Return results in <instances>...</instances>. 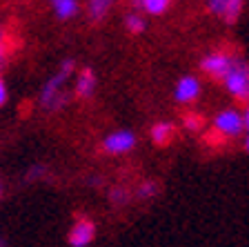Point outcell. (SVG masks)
Returning a JSON list of instances; mask_svg holds the SVG:
<instances>
[{
	"label": "cell",
	"mask_w": 249,
	"mask_h": 247,
	"mask_svg": "<svg viewBox=\"0 0 249 247\" xmlns=\"http://www.w3.org/2000/svg\"><path fill=\"white\" fill-rule=\"evenodd\" d=\"M7 100H9V89H7L5 78L0 76V107H5Z\"/></svg>",
	"instance_id": "obj_21"
},
{
	"label": "cell",
	"mask_w": 249,
	"mask_h": 247,
	"mask_svg": "<svg viewBox=\"0 0 249 247\" xmlns=\"http://www.w3.org/2000/svg\"><path fill=\"white\" fill-rule=\"evenodd\" d=\"M202 94L200 80L196 76H182L178 78L176 87H174V98H176L178 105H192L196 103Z\"/></svg>",
	"instance_id": "obj_7"
},
{
	"label": "cell",
	"mask_w": 249,
	"mask_h": 247,
	"mask_svg": "<svg viewBox=\"0 0 249 247\" xmlns=\"http://www.w3.org/2000/svg\"><path fill=\"white\" fill-rule=\"evenodd\" d=\"M73 69H76V60H73V58H65V60L60 62L58 72L42 85L38 100H40V105L45 109L53 112V109L65 107V103H67V98H69L67 92H65V82L69 80V76L73 74Z\"/></svg>",
	"instance_id": "obj_1"
},
{
	"label": "cell",
	"mask_w": 249,
	"mask_h": 247,
	"mask_svg": "<svg viewBox=\"0 0 249 247\" xmlns=\"http://www.w3.org/2000/svg\"><path fill=\"white\" fill-rule=\"evenodd\" d=\"M124 29L129 31L131 36H140V34L147 29V20L138 11H131V14L124 16Z\"/></svg>",
	"instance_id": "obj_12"
},
{
	"label": "cell",
	"mask_w": 249,
	"mask_h": 247,
	"mask_svg": "<svg viewBox=\"0 0 249 247\" xmlns=\"http://www.w3.org/2000/svg\"><path fill=\"white\" fill-rule=\"evenodd\" d=\"M138 2H140V0H134V5H136V7H138Z\"/></svg>",
	"instance_id": "obj_26"
},
{
	"label": "cell",
	"mask_w": 249,
	"mask_h": 247,
	"mask_svg": "<svg viewBox=\"0 0 249 247\" xmlns=\"http://www.w3.org/2000/svg\"><path fill=\"white\" fill-rule=\"evenodd\" d=\"M243 145H245V152L249 154V132H245V138H243Z\"/></svg>",
	"instance_id": "obj_23"
},
{
	"label": "cell",
	"mask_w": 249,
	"mask_h": 247,
	"mask_svg": "<svg viewBox=\"0 0 249 247\" xmlns=\"http://www.w3.org/2000/svg\"><path fill=\"white\" fill-rule=\"evenodd\" d=\"M225 7H227V0H207V9H209V14H212V16L223 18Z\"/></svg>",
	"instance_id": "obj_18"
},
{
	"label": "cell",
	"mask_w": 249,
	"mask_h": 247,
	"mask_svg": "<svg viewBox=\"0 0 249 247\" xmlns=\"http://www.w3.org/2000/svg\"><path fill=\"white\" fill-rule=\"evenodd\" d=\"M158 194H160V183L158 180H145L136 190V198H140V201H151Z\"/></svg>",
	"instance_id": "obj_14"
},
{
	"label": "cell",
	"mask_w": 249,
	"mask_h": 247,
	"mask_svg": "<svg viewBox=\"0 0 249 247\" xmlns=\"http://www.w3.org/2000/svg\"><path fill=\"white\" fill-rule=\"evenodd\" d=\"M116 0H87V16L93 22L105 20V16L111 11Z\"/></svg>",
	"instance_id": "obj_11"
},
{
	"label": "cell",
	"mask_w": 249,
	"mask_h": 247,
	"mask_svg": "<svg viewBox=\"0 0 249 247\" xmlns=\"http://www.w3.org/2000/svg\"><path fill=\"white\" fill-rule=\"evenodd\" d=\"M236 56L227 52H212L200 60V69L205 76H209L212 80H223L227 76V72L233 67Z\"/></svg>",
	"instance_id": "obj_4"
},
{
	"label": "cell",
	"mask_w": 249,
	"mask_h": 247,
	"mask_svg": "<svg viewBox=\"0 0 249 247\" xmlns=\"http://www.w3.org/2000/svg\"><path fill=\"white\" fill-rule=\"evenodd\" d=\"M223 85L231 98H236L240 103H249V62L236 58L233 67L223 78Z\"/></svg>",
	"instance_id": "obj_2"
},
{
	"label": "cell",
	"mask_w": 249,
	"mask_h": 247,
	"mask_svg": "<svg viewBox=\"0 0 249 247\" xmlns=\"http://www.w3.org/2000/svg\"><path fill=\"white\" fill-rule=\"evenodd\" d=\"M213 132L223 138H238L245 134V125H243V114L236 107H227L223 112H218L212 120Z\"/></svg>",
	"instance_id": "obj_3"
},
{
	"label": "cell",
	"mask_w": 249,
	"mask_h": 247,
	"mask_svg": "<svg viewBox=\"0 0 249 247\" xmlns=\"http://www.w3.org/2000/svg\"><path fill=\"white\" fill-rule=\"evenodd\" d=\"M169 5H171V0H140L138 9H142L149 16H162L169 9Z\"/></svg>",
	"instance_id": "obj_13"
},
{
	"label": "cell",
	"mask_w": 249,
	"mask_h": 247,
	"mask_svg": "<svg viewBox=\"0 0 249 247\" xmlns=\"http://www.w3.org/2000/svg\"><path fill=\"white\" fill-rule=\"evenodd\" d=\"M109 201L118 207L124 205V203H129V190H124V187H114V190L109 191Z\"/></svg>",
	"instance_id": "obj_17"
},
{
	"label": "cell",
	"mask_w": 249,
	"mask_h": 247,
	"mask_svg": "<svg viewBox=\"0 0 249 247\" xmlns=\"http://www.w3.org/2000/svg\"><path fill=\"white\" fill-rule=\"evenodd\" d=\"M96 85H98V78H96V72L91 67H85L78 72L76 76V96L87 100V98L93 96L96 92Z\"/></svg>",
	"instance_id": "obj_8"
},
{
	"label": "cell",
	"mask_w": 249,
	"mask_h": 247,
	"mask_svg": "<svg viewBox=\"0 0 249 247\" xmlns=\"http://www.w3.org/2000/svg\"><path fill=\"white\" fill-rule=\"evenodd\" d=\"M0 196H2V180H0Z\"/></svg>",
	"instance_id": "obj_25"
},
{
	"label": "cell",
	"mask_w": 249,
	"mask_h": 247,
	"mask_svg": "<svg viewBox=\"0 0 249 247\" xmlns=\"http://www.w3.org/2000/svg\"><path fill=\"white\" fill-rule=\"evenodd\" d=\"M0 247H7V245H5V241H2V238H0Z\"/></svg>",
	"instance_id": "obj_24"
},
{
	"label": "cell",
	"mask_w": 249,
	"mask_h": 247,
	"mask_svg": "<svg viewBox=\"0 0 249 247\" xmlns=\"http://www.w3.org/2000/svg\"><path fill=\"white\" fill-rule=\"evenodd\" d=\"M245 2H247V0H227V7H225L223 20L229 22V25L238 20L240 14H243V9H245Z\"/></svg>",
	"instance_id": "obj_15"
},
{
	"label": "cell",
	"mask_w": 249,
	"mask_h": 247,
	"mask_svg": "<svg viewBox=\"0 0 249 247\" xmlns=\"http://www.w3.org/2000/svg\"><path fill=\"white\" fill-rule=\"evenodd\" d=\"M47 2H49V7H52L53 16L58 20H71L80 11V2L78 0H47Z\"/></svg>",
	"instance_id": "obj_9"
},
{
	"label": "cell",
	"mask_w": 249,
	"mask_h": 247,
	"mask_svg": "<svg viewBox=\"0 0 249 247\" xmlns=\"http://www.w3.org/2000/svg\"><path fill=\"white\" fill-rule=\"evenodd\" d=\"M136 143H138V138H136L134 132H129V129H118L114 134L105 136L103 150L111 156H120V154H129L136 147Z\"/></svg>",
	"instance_id": "obj_5"
},
{
	"label": "cell",
	"mask_w": 249,
	"mask_h": 247,
	"mask_svg": "<svg viewBox=\"0 0 249 247\" xmlns=\"http://www.w3.org/2000/svg\"><path fill=\"white\" fill-rule=\"evenodd\" d=\"M9 56V40H7V31L0 27V65Z\"/></svg>",
	"instance_id": "obj_20"
},
{
	"label": "cell",
	"mask_w": 249,
	"mask_h": 247,
	"mask_svg": "<svg viewBox=\"0 0 249 247\" xmlns=\"http://www.w3.org/2000/svg\"><path fill=\"white\" fill-rule=\"evenodd\" d=\"M243 125H245V132H249V103H247V107L243 109Z\"/></svg>",
	"instance_id": "obj_22"
},
{
	"label": "cell",
	"mask_w": 249,
	"mask_h": 247,
	"mask_svg": "<svg viewBox=\"0 0 249 247\" xmlns=\"http://www.w3.org/2000/svg\"><path fill=\"white\" fill-rule=\"evenodd\" d=\"M202 125H205V118H202L200 114L189 112V114L182 116V127H185L187 132H200Z\"/></svg>",
	"instance_id": "obj_16"
},
{
	"label": "cell",
	"mask_w": 249,
	"mask_h": 247,
	"mask_svg": "<svg viewBox=\"0 0 249 247\" xmlns=\"http://www.w3.org/2000/svg\"><path fill=\"white\" fill-rule=\"evenodd\" d=\"M174 134H176V129H174V125L171 123H156L154 127H151V132H149L151 143L158 145V147L169 145L171 138H174Z\"/></svg>",
	"instance_id": "obj_10"
},
{
	"label": "cell",
	"mask_w": 249,
	"mask_h": 247,
	"mask_svg": "<svg viewBox=\"0 0 249 247\" xmlns=\"http://www.w3.org/2000/svg\"><path fill=\"white\" fill-rule=\"evenodd\" d=\"M47 165H31L29 171H27V180H40L47 176Z\"/></svg>",
	"instance_id": "obj_19"
},
{
	"label": "cell",
	"mask_w": 249,
	"mask_h": 247,
	"mask_svg": "<svg viewBox=\"0 0 249 247\" xmlns=\"http://www.w3.org/2000/svg\"><path fill=\"white\" fill-rule=\"evenodd\" d=\"M67 241H69V247H89L96 241V225H93V221H89L85 216L76 218L73 225L69 227Z\"/></svg>",
	"instance_id": "obj_6"
}]
</instances>
